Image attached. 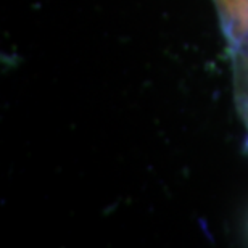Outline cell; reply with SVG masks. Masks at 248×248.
Wrapping results in <instances>:
<instances>
[]
</instances>
